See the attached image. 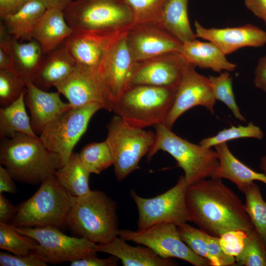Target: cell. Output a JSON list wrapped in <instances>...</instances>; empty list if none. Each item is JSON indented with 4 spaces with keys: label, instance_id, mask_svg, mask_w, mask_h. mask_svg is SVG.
<instances>
[{
    "label": "cell",
    "instance_id": "8992f818",
    "mask_svg": "<svg viewBox=\"0 0 266 266\" xmlns=\"http://www.w3.org/2000/svg\"><path fill=\"white\" fill-rule=\"evenodd\" d=\"M154 126L156 139L147 155V161H150L159 150L167 152L183 170L188 186L212 176L219 163L216 150L181 138L164 124Z\"/></svg>",
    "mask_w": 266,
    "mask_h": 266
},
{
    "label": "cell",
    "instance_id": "7a4b0ae2",
    "mask_svg": "<svg viewBox=\"0 0 266 266\" xmlns=\"http://www.w3.org/2000/svg\"><path fill=\"white\" fill-rule=\"evenodd\" d=\"M0 163L14 180L33 185L40 184L61 167L59 156L39 136L21 133L0 138Z\"/></svg>",
    "mask_w": 266,
    "mask_h": 266
},
{
    "label": "cell",
    "instance_id": "83f0119b",
    "mask_svg": "<svg viewBox=\"0 0 266 266\" xmlns=\"http://www.w3.org/2000/svg\"><path fill=\"white\" fill-rule=\"evenodd\" d=\"M91 173L82 164L79 153L73 152L67 162L54 175L59 183L72 196L79 197L88 193Z\"/></svg>",
    "mask_w": 266,
    "mask_h": 266
},
{
    "label": "cell",
    "instance_id": "9a60e30c",
    "mask_svg": "<svg viewBox=\"0 0 266 266\" xmlns=\"http://www.w3.org/2000/svg\"><path fill=\"white\" fill-rule=\"evenodd\" d=\"M128 45L135 62L171 52H180L183 43L160 24L133 25L126 33Z\"/></svg>",
    "mask_w": 266,
    "mask_h": 266
},
{
    "label": "cell",
    "instance_id": "e0dca14e",
    "mask_svg": "<svg viewBox=\"0 0 266 266\" xmlns=\"http://www.w3.org/2000/svg\"><path fill=\"white\" fill-rule=\"evenodd\" d=\"M189 64L178 52L135 62L130 86H177Z\"/></svg>",
    "mask_w": 266,
    "mask_h": 266
},
{
    "label": "cell",
    "instance_id": "ab89813d",
    "mask_svg": "<svg viewBox=\"0 0 266 266\" xmlns=\"http://www.w3.org/2000/svg\"><path fill=\"white\" fill-rule=\"evenodd\" d=\"M248 233L242 230H232L220 236V245L225 254L234 257L237 256L244 247Z\"/></svg>",
    "mask_w": 266,
    "mask_h": 266
},
{
    "label": "cell",
    "instance_id": "7dc6e473",
    "mask_svg": "<svg viewBox=\"0 0 266 266\" xmlns=\"http://www.w3.org/2000/svg\"><path fill=\"white\" fill-rule=\"evenodd\" d=\"M30 0H0V18L18 11Z\"/></svg>",
    "mask_w": 266,
    "mask_h": 266
},
{
    "label": "cell",
    "instance_id": "6da1fadb",
    "mask_svg": "<svg viewBox=\"0 0 266 266\" xmlns=\"http://www.w3.org/2000/svg\"><path fill=\"white\" fill-rule=\"evenodd\" d=\"M186 201L190 222L211 235L254 229L241 200L222 179L205 178L189 185Z\"/></svg>",
    "mask_w": 266,
    "mask_h": 266
},
{
    "label": "cell",
    "instance_id": "f1b7e54d",
    "mask_svg": "<svg viewBox=\"0 0 266 266\" xmlns=\"http://www.w3.org/2000/svg\"><path fill=\"white\" fill-rule=\"evenodd\" d=\"M189 0H168L164 8L161 26L182 43L197 37L190 24L188 14Z\"/></svg>",
    "mask_w": 266,
    "mask_h": 266
},
{
    "label": "cell",
    "instance_id": "5b68a950",
    "mask_svg": "<svg viewBox=\"0 0 266 266\" xmlns=\"http://www.w3.org/2000/svg\"><path fill=\"white\" fill-rule=\"evenodd\" d=\"M75 198L52 175L40 184L32 197L18 205L10 225L16 227L51 226L61 230L66 226Z\"/></svg>",
    "mask_w": 266,
    "mask_h": 266
},
{
    "label": "cell",
    "instance_id": "7c38bea8",
    "mask_svg": "<svg viewBox=\"0 0 266 266\" xmlns=\"http://www.w3.org/2000/svg\"><path fill=\"white\" fill-rule=\"evenodd\" d=\"M122 239L147 246L165 259L175 258L195 266H209L206 259L195 253L182 240L177 226L169 223H159L137 231L119 230Z\"/></svg>",
    "mask_w": 266,
    "mask_h": 266
},
{
    "label": "cell",
    "instance_id": "d4e9b609",
    "mask_svg": "<svg viewBox=\"0 0 266 266\" xmlns=\"http://www.w3.org/2000/svg\"><path fill=\"white\" fill-rule=\"evenodd\" d=\"M180 53L186 61L200 68L211 69L221 72L233 71L236 65L229 61L226 55L214 43L196 39L183 43Z\"/></svg>",
    "mask_w": 266,
    "mask_h": 266
},
{
    "label": "cell",
    "instance_id": "c3c4849f",
    "mask_svg": "<svg viewBox=\"0 0 266 266\" xmlns=\"http://www.w3.org/2000/svg\"><path fill=\"white\" fill-rule=\"evenodd\" d=\"M246 7L266 25V0H244Z\"/></svg>",
    "mask_w": 266,
    "mask_h": 266
},
{
    "label": "cell",
    "instance_id": "30bf717a",
    "mask_svg": "<svg viewBox=\"0 0 266 266\" xmlns=\"http://www.w3.org/2000/svg\"><path fill=\"white\" fill-rule=\"evenodd\" d=\"M102 109L97 103L71 107L48 125L39 134V139L60 160L61 167L68 161L73 149L86 132L93 116Z\"/></svg>",
    "mask_w": 266,
    "mask_h": 266
},
{
    "label": "cell",
    "instance_id": "277c9868",
    "mask_svg": "<svg viewBox=\"0 0 266 266\" xmlns=\"http://www.w3.org/2000/svg\"><path fill=\"white\" fill-rule=\"evenodd\" d=\"M177 86H130L112 103V111L139 128L164 124L172 107Z\"/></svg>",
    "mask_w": 266,
    "mask_h": 266
},
{
    "label": "cell",
    "instance_id": "7402d4cb",
    "mask_svg": "<svg viewBox=\"0 0 266 266\" xmlns=\"http://www.w3.org/2000/svg\"><path fill=\"white\" fill-rule=\"evenodd\" d=\"M76 65L63 42L56 49L46 54L32 83L47 91L65 79Z\"/></svg>",
    "mask_w": 266,
    "mask_h": 266
},
{
    "label": "cell",
    "instance_id": "44dd1931",
    "mask_svg": "<svg viewBox=\"0 0 266 266\" xmlns=\"http://www.w3.org/2000/svg\"><path fill=\"white\" fill-rule=\"evenodd\" d=\"M133 246L118 236L105 244H96V252H102L117 257L124 266H175L178 263L161 257L150 248Z\"/></svg>",
    "mask_w": 266,
    "mask_h": 266
},
{
    "label": "cell",
    "instance_id": "bcb514c9",
    "mask_svg": "<svg viewBox=\"0 0 266 266\" xmlns=\"http://www.w3.org/2000/svg\"><path fill=\"white\" fill-rule=\"evenodd\" d=\"M255 86L266 92V56L261 57L255 71Z\"/></svg>",
    "mask_w": 266,
    "mask_h": 266
},
{
    "label": "cell",
    "instance_id": "f546056e",
    "mask_svg": "<svg viewBox=\"0 0 266 266\" xmlns=\"http://www.w3.org/2000/svg\"><path fill=\"white\" fill-rule=\"evenodd\" d=\"M21 96L9 105L0 108V138H10L16 133L34 137L37 135L31 126V119L26 110L25 96Z\"/></svg>",
    "mask_w": 266,
    "mask_h": 266
},
{
    "label": "cell",
    "instance_id": "5bb4252c",
    "mask_svg": "<svg viewBox=\"0 0 266 266\" xmlns=\"http://www.w3.org/2000/svg\"><path fill=\"white\" fill-rule=\"evenodd\" d=\"M195 68L189 64L177 85L172 107L164 123L169 129L181 115L195 106H201L211 114L214 112L216 100L209 79Z\"/></svg>",
    "mask_w": 266,
    "mask_h": 266
},
{
    "label": "cell",
    "instance_id": "74e56055",
    "mask_svg": "<svg viewBox=\"0 0 266 266\" xmlns=\"http://www.w3.org/2000/svg\"><path fill=\"white\" fill-rule=\"evenodd\" d=\"M27 91V85L12 70L0 69V105L6 107Z\"/></svg>",
    "mask_w": 266,
    "mask_h": 266
},
{
    "label": "cell",
    "instance_id": "ffe728a7",
    "mask_svg": "<svg viewBox=\"0 0 266 266\" xmlns=\"http://www.w3.org/2000/svg\"><path fill=\"white\" fill-rule=\"evenodd\" d=\"M58 92H48L30 83L27 85L25 102L31 113V123L34 132L40 134L49 124L72 107L63 101Z\"/></svg>",
    "mask_w": 266,
    "mask_h": 266
},
{
    "label": "cell",
    "instance_id": "ac0fdd59",
    "mask_svg": "<svg viewBox=\"0 0 266 266\" xmlns=\"http://www.w3.org/2000/svg\"><path fill=\"white\" fill-rule=\"evenodd\" d=\"M129 29L108 32L73 31L64 43L76 64L97 72L108 50Z\"/></svg>",
    "mask_w": 266,
    "mask_h": 266
},
{
    "label": "cell",
    "instance_id": "f907efd6",
    "mask_svg": "<svg viewBox=\"0 0 266 266\" xmlns=\"http://www.w3.org/2000/svg\"><path fill=\"white\" fill-rule=\"evenodd\" d=\"M260 168L266 175V156L262 157L260 159Z\"/></svg>",
    "mask_w": 266,
    "mask_h": 266
},
{
    "label": "cell",
    "instance_id": "8d00e7d4",
    "mask_svg": "<svg viewBox=\"0 0 266 266\" xmlns=\"http://www.w3.org/2000/svg\"><path fill=\"white\" fill-rule=\"evenodd\" d=\"M235 261L239 266H266V246L254 229L248 233Z\"/></svg>",
    "mask_w": 266,
    "mask_h": 266
},
{
    "label": "cell",
    "instance_id": "d6986e66",
    "mask_svg": "<svg viewBox=\"0 0 266 266\" xmlns=\"http://www.w3.org/2000/svg\"><path fill=\"white\" fill-rule=\"evenodd\" d=\"M194 26L197 37L214 43L226 55L243 47H258L266 44V32L251 24L225 28H206L195 20Z\"/></svg>",
    "mask_w": 266,
    "mask_h": 266
},
{
    "label": "cell",
    "instance_id": "52a82bcc",
    "mask_svg": "<svg viewBox=\"0 0 266 266\" xmlns=\"http://www.w3.org/2000/svg\"><path fill=\"white\" fill-rule=\"evenodd\" d=\"M64 12L73 31L115 32L133 24L132 11L125 0H75Z\"/></svg>",
    "mask_w": 266,
    "mask_h": 266
},
{
    "label": "cell",
    "instance_id": "d6a6232c",
    "mask_svg": "<svg viewBox=\"0 0 266 266\" xmlns=\"http://www.w3.org/2000/svg\"><path fill=\"white\" fill-rule=\"evenodd\" d=\"M37 245L31 237L18 233L10 224L0 223V248L17 255L32 254Z\"/></svg>",
    "mask_w": 266,
    "mask_h": 266
},
{
    "label": "cell",
    "instance_id": "e575fe53",
    "mask_svg": "<svg viewBox=\"0 0 266 266\" xmlns=\"http://www.w3.org/2000/svg\"><path fill=\"white\" fill-rule=\"evenodd\" d=\"M263 137L264 133L261 128L253 122H249L246 126H231L230 128L224 129L215 135L203 138L199 144L203 147L211 148L218 144L233 139L243 138L262 139Z\"/></svg>",
    "mask_w": 266,
    "mask_h": 266
},
{
    "label": "cell",
    "instance_id": "3957f363",
    "mask_svg": "<svg viewBox=\"0 0 266 266\" xmlns=\"http://www.w3.org/2000/svg\"><path fill=\"white\" fill-rule=\"evenodd\" d=\"M117 204L106 193L91 190L76 197L66 226L78 237L96 244H105L118 236Z\"/></svg>",
    "mask_w": 266,
    "mask_h": 266
},
{
    "label": "cell",
    "instance_id": "484cf974",
    "mask_svg": "<svg viewBox=\"0 0 266 266\" xmlns=\"http://www.w3.org/2000/svg\"><path fill=\"white\" fill-rule=\"evenodd\" d=\"M13 71L26 85L32 83L46 54L34 39L21 42L12 36Z\"/></svg>",
    "mask_w": 266,
    "mask_h": 266
},
{
    "label": "cell",
    "instance_id": "ba28073f",
    "mask_svg": "<svg viewBox=\"0 0 266 266\" xmlns=\"http://www.w3.org/2000/svg\"><path fill=\"white\" fill-rule=\"evenodd\" d=\"M105 139L113 159L115 175L122 181L138 168L156 139L155 132L132 126L115 115L107 125Z\"/></svg>",
    "mask_w": 266,
    "mask_h": 266
},
{
    "label": "cell",
    "instance_id": "9c48e42d",
    "mask_svg": "<svg viewBox=\"0 0 266 266\" xmlns=\"http://www.w3.org/2000/svg\"><path fill=\"white\" fill-rule=\"evenodd\" d=\"M14 229L36 241L32 254L47 264L58 265L97 255L96 243L82 237L66 235L56 227H14Z\"/></svg>",
    "mask_w": 266,
    "mask_h": 266
},
{
    "label": "cell",
    "instance_id": "d590c367",
    "mask_svg": "<svg viewBox=\"0 0 266 266\" xmlns=\"http://www.w3.org/2000/svg\"><path fill=\"white\" fill-rule=\"evenodd\" d=\"M167 0H125L133 14V25L144 23L161 24Z\"/></svg>",
    "mask_w": 266,
    "mask_h": 266
},
{
    "label": "cell",
    "instance_id": "4dcf8cb0",
    "mask_svg": "<svg viewBox=\"0 0 266 266\" xmlns=\"http://www.w3.org/2000/svg\"><path fill=\"white\" fill-rule=\"evenodd\" d=\"M242 192L245 196V211L266 246V202L263 199L259 187L254 182L246 186Z\"/></svg>",
    "mask_w": 266,
    "mask_h": 266
},
{
    "label": "cell",
    "instance_id": "f6af8a7d",
    "mask_svg": "<svg viewBox=\"0 0 266 266\" xmlns=\"http://www.w3.org/2000/svg\"><path fill=\"white\" fill-rule=\"evenodd\" d=\"M17 188L12 178L7 169L0 165V193L6 192L15 194Z\"/></svg>",
    "mask_w": 266,
    "mask_h": 266
},
{
    "label": "cell",
    "instance_id": "8fae6325",
    "mask_svg": "<svg viewBox=\"0 0 266 266\" xmlns=\"http://www.w3.org/2000/svg\"><path fill=\"white\" fill-rule=\"evenodd\" d=\"M188 186L184 176H180L173 187L152 198L140 197L132 189L130 195L138 212L137 230L159 223H169L178 226L190 222L186 201Z\"/></svg>",
    "mask_w": 266,
    "mask_h": 266
},
{
    "label": "cell",
    "instance_id": "f35d334b",
    "mask_svg": "<svg viewBox=\"0 0 266 266\" xmlns=\"http://www.w3.org/2000/svg\"><path fill=\"white\" fill-rule=\"evenodd\" d=\"M177 228L182 240L195 253L209 262L207 233L187 223L177 226Z\"/></svg>",
    "mask_w": 266,
    "mask_h": 266
},
{
    "label": "cell",
    "instance_id": "603a6c76",
    "mask_svg": "<svg viewBox=\"0 0 266 266\" xmlns=\"http://www.w3.org/2000/svg\"><path fill=\"white\" fill-rule=\"evenodd\" d=\"M214 147L219 163L211 177L227 179L236 185L241 192L254 181L266 185V175L254 171L241 162L231 152L227 142Z\"/></svg>",
    "mask_w": 266,
    "mask_h": 266
},
{
    "label": "cell",
    "instance_id": "681fc988",
    "mask_svg": "<svg viewBox=\"0 0 266 266\" xmlns=\"http://www.w3.org/2000/svg\"><path fill=\"white\" fill-rule=\"evenodd\" d=\"M39 2L46 9H57L64 11L72 0H32Z\"/></svg>",
    "mask_w": 266,
    "mask_h": 266
},
{
    "label": "cell",
    "instance_id": "836d02e7",
    "mask_svg": "<svg viewBox=\"0 0 266 266\" xmlns=\"http://www.w3.org/2000/svg\"><path fill=\"white\" fill-rule=\"evenodd\" d=\"M214 98L224 103L232 111L233 116L241 122H245L236 102L233 89V78L228 71L221 72L218 76L208 77Z\"/></svg>",
    "mask_w": 266,
    "mask_h": 266
},
{
    "label": "cell",
    "instance_id": "b9f144b4",
    "mask_svg": "<svg viewBox=\"0 0 266 266\" xmlns=\"http://www.w3.org/2000/svg\"><path fill=\"white\" fill-rule=\"evenodd\" d=\"M12 36L5 27L0 25V69L13 71V61L11 50Z\"/></svg>",
    "mask_w": 266,
    "mask_h": 266
},
{
    "label": "cell",
    "instance_id": "60d3db41",
    "mask_svg": "<svg viewBox=\"0 0 266 266\" xmlns=\"http://www.w3.org/2000/svg\"><path fill=\"white\" fill-rule=\"evenodd\" d=\"M0 266H46L47 264L32 254L17 255L8 252H0Z\"/></svg>",
    "mask_w": 266,
    "mask_h": 266
},
{
    "label": "cell",
    "instance_id": "cb8c5ba5",
    "mask_svg": "<svg viewBox=\"0 0 266 266\" xmlns=\"http://www.w3.org/2000/svg\"><path fill=\"white\" fill-rule=\"evenodd\" d=\"M73 32L65 19L63 11L49 9L37 22L32 38L38 42L46 54L63 43Z\"/></svg>",
    "mask_w": 266,
    "mask_h": 266
},
{
    "label": "cell",
    "instance_id": "4316f807",
    "mask_svg": "<svg viewBox=\"0 0 266 266\" xmlns=\"http://www.w3.org/2000/svg\"><path fill=\"white\" fill-rule=\"evenodd\" d=\"M46 9L38 2L30 0L15 13L1 18L8 33L18 40L29 41L38 20Z\"/></svg>",
    "mask_w": 266,
    "mask_h": 266
},
{
    "label": "cell",
    "instance_id": "ee69618b",
    "mask_svg": "<svg viewBox=\"0 0 266 266\" xmlns=\"http://www.w3.org/2000/svg\"><path fill=\"white\" fill-rule=\"evenodd\" d=\"M18 211L14 205L3 194L0 193V223L11 224Z\"/></svg>",
    "mask_w": 266,
    "mask_h": 266
},
{
    "label": "cell",
    "instance_id": "7bdbcfd3",
    "mask_svg": "<svg viewBox=\"0 0 266 266\" xmlns=\"http://www.w3.org/2000/svg\"><path fill=\"white\" fill-rule=\"evenodd\" d=\"M119 259L113 255L106 258H99L97 255L86 257L70 262V266H116Z\"/></svg>",
    "mask_w": 266,
    "mask_h": 266
},
{
    "label": "cell",
    "instance_id": "4fadbf2b",
    "mask_svg": "<svg viewBox=\"0 0 266 266\" xmlns=\"http://www.w3.org/2000/svg\"><path fill=\"white\" fill-rule=\"evenodd\" d=\"M55 88L72 107L97 103L102 109L112 111V101L103 84L97 72L89 67L76 64Z\"/></svg>",
    "mask_w": 266,
    "mask_h": 266
},
{
    "label": "cell",
    "instance_id": "1f68e13d",
    "mask_svg": "<svg viewBox=\"0 0 266 266\" xmlns=\"http://www.w3.org/2000/svg\"><path fill=\"white\" fill-rule=\"evenodd\" d=\"M79 155L90 173L99 174L113 165L112 155L105 140L87 144L81 149Z\"/></svg>",
    "mask_w": 266,
    "mask_h": 266
},
{
    "label": "cell",
    "instance_id": "2e32d148",
    "mask_svg": "<svg viewBox=\"0 0 266 266\" xmlns=\"http://www.w3.org/2000/svg\"><path fill=\"white\" fill-rule=\"evenodd\" d=\"M126 33L111 46L97 71L112 103L130 86L135 65Z\"/></svg>",
    "mask_w": 266,
    "mask_h": 266
}]
</instances>
